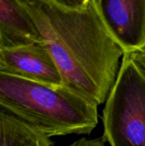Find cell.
Returning <instances> with one entry per match:
<instances>
[{
  "mask_svg": "<svg viewBox=\"0 0 145 146\" xmlns=\"http://www.w3.org/2000/svg\"><path fill=\"white\" fill-rule=\"evenodd\" d=\"M109 34L124 54L145 50V0H95Z\"/></svg>",
  "mask_w": 145,
  "mask_h": 146,
  "instance_id": "4",
  "label": "cell"
},
{
  "mask_svg": "<svg viewBox=\"0 0 145 146\" xmlns=\"http://www.w3.org/2000/svg\"><path fill=\"white\" fill-rule=\"evenodd\" d=\"M102 118L110 146H145V71L129 54L122 57Z\"/></svg>",
  "mask_w": 145,
  "mask_h": 146,
  "instance_id": "3",
  "label": "cell"
},
{
  "mask_svg": "<svg viewBox=\"0 0 145 146\" xmlns=\"http://www.w3.org/2000/svg\"><path fill=\"white\" fill-rule=\"evenodd\" d=\"M0 72H5V65L3 60V56L0 51Z\"/></svg>",
  "mask_w": 145,
  "mask_h": 146,
  "instance_id": "10",
  "label": "cell"
},
{
  "mask_svg": "<svg viewBox=\"0 0 145 146\" xmlns=\"http://www.w3.org/2000/svg\"><path fill=\"white\" fill-rule=\"evenodd\" d=\"M33 44H42V39L20 0H0V50Z\"/></svg>",
  "mask_w": 145,
  "mask_h": 146,
  "instance_id": "6",
  "label": "cell"
},
{
  "mask_svg": "<svg viewBox=\"0 0 145 146\" xmlns=\"http://www.w3.org/2000/svg\"><path fill=\"white\" fill-rule=\"evenodd\" d=\"M5 72L50 86H62V74L49 51L42 44L0 50Z\"/></svg>",
  "mask_w": 145,
  "mask_h": 146,
  "instance_id": "5",
  "label": "cell"
},
{
  "mask_svg": "<svg viewBox=\"0 0 145 146\" xmlns=\"http://www.w3.org/2000/svg\"><path fill=\"white\" fill-rule=\"evenodd\" d=\"M131 56L145 71V50L131 54Z\"/></svg>",
  "mask_w": 145,
  "mask_h": 146,
  "instance_id": "9",
  "label": "cell"
},
{
  "mask_svg": "<svg viewBox=\"0 0 145 146\" xmlns=\"http://www.w3.org/2000/svg\"><path fill=\"white\" fill-rule=\"evenodd\" d=\"M105 139L103 138L88 139L86 138H81L76 140L69 146H105Z\"/></svg>",
  "mask_w": 145,
  "mask_h": 146,
  "instance_id": "8",
  "label": "cell"
},
{
  "mask_svg": "<svg viewBox=\"0 0 145 146\" xmlns=\"http://www.w3.org/2000/svg\"><path fill=\"white\" fill-rule=\"evenodd\" d=\"M0 110L49 138L90 134L98 124V105L81 94L4 72H0Z\"/></svg>",
  "mask_w": 145,
  "mask_h": 146,
  "instance_id": "2",
  "label": "cell"
},
{
  "mask_svg": "<svg viewBox=\"0 0 145 146\" xmlns=\"http://www.w3.org/2000/svg\"><path fill=\"white\" fill-rule=\"evenodd\" d=\"M0 146H52L48 136L0 110Z\"/></svg>",
  "mask_w": 145,
  "mask_h": 146,
  "instance_id": "7",
  "label": "cell"
},
{
  "mask_svg": "<svg viewBox=\"0 0 145 146\" xmlns=\"http://www.w3.org/2000/svg\"><path fill=\"white\" fill-rule=\"evenodd\" d=\"M64 86L97 105L105 104L124 52L112 38L95 0H20Z\"/></svg>",
  "mask_w": 145,
  "mask_h": 146,
  "instance_id": "1",
  "label": "cell"
}]
</instances>
